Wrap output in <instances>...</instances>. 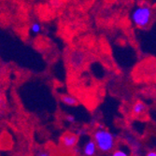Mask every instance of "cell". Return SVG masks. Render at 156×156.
<instances>
[{
    "instance_id": "obj_1",
    "label": "cell",
    "mask_w": 156,
    "mask_h": 156,
    "mask_svg": "<svg viewBox=\"0 0 156 156\" xmlns=\"http://www.w3.org/2000/svg\"><path fill=\"white\" fill-rule=\"evenodd\" d=\"M94 140L95 141L97 149L103 153L110 152L115 147L114 136L110 132L103 128L98 129L94 133Z\"/></svg>"
},
{
    "instance_id": "obj_2",
    "label": "cell",
    "mask_w": 156,
    "mask_h": 156,
    "mask_svg": "<svg viewBox=\"0 0 156 156\" xmlns=\"http://www.w3.org/2000/svg\"><path fill=\"white\" fill-rule=\"evenodd\" d=\"M152 18L151 9L147 5H141L136 7L131 14V20L133 23L139 28H144L151 23Z\"/></svg>"
},
{
    "instance_id": "obj_3",
    "label": "cell",
    "mask_w": 156,
    "mask_h": 156,
    "mask_svg": "<svg viewBox=\"0 0 156 156\" xmlns=\"http://www.w3.org/2000/svg\"><path fill=\"white\" fill-rule=\"evenodd\" d=\"M62 145L67 149L74 148L78 143V135L72 133H66L61 138Z\"/></svg>"
},
{
    "instance_id": "obj_4",
    "label": "cell",
    "mask_w": 156,
    "mask_h": 156,
    "mask_svg": "<svg viewBox=\"0 0 156 156\" xmlns=\"http://www.w3.org/2000/svg\"><path fill=\"white\" fill-rule=\"evenodd\" d=\"M84 63V54L81 51H73L70 57V64L74 67H80Z\"/></svg>"
},
{
    "instance_id": "obj_5",
    "label": "cell",
    "mask_w": 156,
    "mask_h": 156,
    "mask_svg": "<svg viewBox=\"0 0 156 156\" xmlns=\"http://www.w3.org/2000/svg\"><path fill=\"white\" fill-rule=\"evenodd\" d=\"M97 150V146L94 140H89L88 142L85 144L83 149V153L87 156H93L95 154Z\"/></svg>"
},
{
    "instance_id": "obj_6",
    "label": "cell",
    "mask_w": 156,
    "mask_h": 156,
    "mask_svg": "<svg viewBox=\"0 0 156 156\" xmlns=\"http://www.w3.org/2000/svg\"><path fill=\"white\" fill-rule=\"evenodd\" d=\"M61 101L66 105V106H69V107H74V106H77L78 104V100L72 95H68V94H63L61 95Z\"/></svg>"
},
{
    "instance_id": "obj_7",
    "label": "cell",
    "mask_w": 156,
    "mask_h": 156,
    "mask_svg": "<svg viewBox=\"0 0 156 156\" xmlns=\"http://www.w3.org/2000/svg\"><path fill=\"white\" fill-rule=\"evenodd\" d=\"M146 109V106L143 102L137 101L134 104L132 108V114L133 115H140L141 113H143Z\"/></svg>"
},
{
    "instance_id": "obj_8",
    "label": "cell",
    "mask_w": 156,
    "mask_h": 156,
    "mask_svg": "<svg viewBox=\"0 0 156 156\" xmlns=\"http://www.w3.org/2000/svg\"><path fill=\"white\" fill-rule=\"evenodd\" d=\"M30 29H31V32L34 33V34H38L40 31H41V25L39 23L37 22H34L30 27Z\"/></svg>"
},
{
    "instance_id": "obj_9",
    "label": "cell",
    "mask_w": 156,
    "mask_h": 156,
    "mask_svg": "<svg viewBox=\"0 0 156 156\" xmlns=\"http://www.w3.org/2000/svg\"><path fill=\"white\" fill-rule=\"evenodd\" d=\"M112 155L113 156H126L127 153L125 151H122V150H117V151H115L114 152L112 153Z\"/></svg>"
},
{
    "instance_id": "obj_10",
    "label": "cell",
    "mask_w": 156,
    "mask_h": 156,
    "mask_svg": "<svg viewBox=\"0 0 156 156\" xmlns=\"http://www.w3.org/2000/svg\"><path fill=\"white\" fill-rule=\"evenodd\" d=\"M66 120L68 122H75V121H76V118L73 116V115H67L66 117Z\"/></svg>"
},
{
    "instance_id": "obj_11",
    "label": "cell",
    "mask_w": 156,
    "mask_h": 156,
    "mask_svg": "<svg viewBox=\"0 0 156 156\" xmlns=\"http://www.w3.org/2000/svg\"><path fill=\"white\" fill-rule=\"evenodd\" d=\"M37 155H38V156H48V155H50V153L49 152H39V153H37Z\"/></svg>"
},
{
    "instance_id": "obj_12",
    "label": "cell",
    "mask_w": 156,
    "mask_h": 156,
    "mask_svg": "<svg viewBox=\"0 0 156 156\" xmlns=\"http://www.w3.org/2000/svg\"><path fill=\"white\" fill-rule=\"evenodd\" d=\"M148 156H156V151H150L147 153Z\"/></svg>"
}]
</instances>
